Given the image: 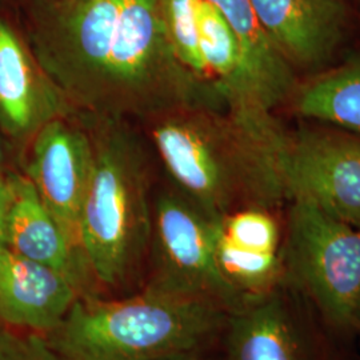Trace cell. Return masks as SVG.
<instances>
[{"label":"cell","instance_id":"obj_5","mask_svg":"<svg viewBox=\"0 0 360 360\" xmlns=\"http://www.w3.org/2000/svg\"><path fill=\"white\" fill-rule=\"evenodd\" d=\"M278 167L287 199L307 200L360 229V136L328 129L285 132Z\"/></svg>","mask_w":360,"mask_h":360},{"label":"cell","instance_id":"obj_9","mask_svg":"<svg viewBox=\"0 0 360 360\" xmlns=\"http://www.w3.org/2000/svg\"><path fill=\"white\" fill-rule=\"evenodd\" d=\"M224 16L238 40L242 65L259 105L272 112L292 98L295 68L271 40L250 0H208Z\"/></svg>","mask_w":360,"mask_h":360},{"label":"cell","instance_id":"obj_23","mask_svg":"<svg viewBox=\"0 0 360 360\" xmlns=\"http://www.w3.org/2000/svg\"><path fill=\"white\" fill-rule=\"evenodd\" d=\"M0 160H1V150H0Z\"/></svg>","mask_w":360,"mask_h":360},{"label":"cell","instance_id":"obj_14","mask_svg":"<svg viewBox=\"0 0 360 360\" xmlns=\"http://www.w3.org/2000/svg\"><path fill=\"white\" fill-rule=\"evenodd\" d=\"M120 0H62L56 18L67 44L91 68L104 70L112 47Z\"/></svg>","mask_w":360,"mask_h":360},{"label":"cell","instance_id":"obj_15","mask_svg":"<svg viewBox=\"0 0 360 360\" xmlns=\"http://www.w3.org/2000/svg\"><path fill=\"white\" fill-rule=\"evenodd\" d=\"M32 71L18 37L0 20V115L13 131H25L34 120Z\"/></svg>","mask_w":360,"mask_h":360},{"label":"cell","instance_id":"obj_4","mask_svg":"<svg viewBox=\"0 0 360 360\" xmlns=\"http://www.w3.org/2000/svg\"><path fill=\"white\" fill-rule=\"evenodd\" d=\"M221 220L210 218L178 199H160L156 208L159 267L151 285L211 300L226 311L243 309L247 296L219 269L217 245Z\"/></svg>","mask_w":360,"mask_h":360},{"label":"cell","instance_id":"obj_10","mask_svg":"<svg viewBox=\"0 0 360 360\" xmlns=\"http://www.w3.org/2000/svg\"><path fill=\"white\" fill-rule=\"evenodd\" d=\"M7 184L10 205L3 245L20 257L65 274L77 283L75 251L43 205L34 183L23 176H11Z\"/></svg>","mask_w":360,"mask_h":360},{"label":"cell","instance_id":"obj_6","mask_svg":"<svg viewBox=\"0 0 360 360\" xmlns=\"http://www.w3.org/2000/svg\"><path fill=\"white\" fill-rule=\"evenodd\" d=\"M92 168L90 147L80 134L59 122L41 129L34 146L28 179L74 251L80 250V217Z\"/></svg>","mask_w":360,"mask_h":360},{"label":"cell","instance_id":"obj_18","mask_svg":"<svg viewBox=\"0 0 360 360\" xmlns=\"http://www.w3.org/2000/svg\"><path fill=\"white\" fill-rule=\"evenodd\" d=\"M221 232L231 243L245 250L264 254L278 252L279 229L264 211L247 210L223 219Z\"/></svg>","mask_w":360,"mask_h":360},{"label":"cell","instance_id":"obj_21","mask_svg":"<svg viewBox=\"0 0 360 360\" xmlns=\"http://www.w3.org/2000/svg\"><path fill=\"white\" fill-rule=\"evenodd\" d=\"M158 360H199V358L193 354V351H183V352H178V354H172L168 356H163Z\"/></svg>","mask_w":360,"mask_h":360},{"label":"cell","instance_id":"obj_13","mask_svg":"<svg viewBox=\"0 0 360 360\" xmlns=\"http://www.w3.org/2000/svg\"><path fill=\"white\" fill-rule=\"evenodd\" d=\"M292 102L297 115L360 136V55L300 86Z\"/></svg>","mask_w":360,"mask_h":360},{"label":"cell","instance_id":"obj_3","mask_svg":"<svg viewBox=\"0 0 360 360\" xmlns=\"http://www.w3.org/2000/svg\"><path fill=\"white\" fill-rule=\"evenodd\" d=\"M144 208L136 184L112 153L94 160L80 217V250L101 283L119 285L129 276L144 232Z\"/></svg>","mask_w":360,"mask_h":360},{"label":"cell","instance_id":"obj_2","mask_svg":"<svg viewBox=\"0 0 360 360\" xmlns=\"http://www.w3.org/2000/svg\"><path fill=\"white\" fill-rule=\"evenodd\" d=\"M287 262L330 322L352 324L360 300V229L307 200H292Z\"/></svg>","mask_w":360,"mask_h":360},{"label":"cell","instance_id":"obj_20","mask_svg":"<svg viewBox=\"0 0 360 360\" xmlns=\"http://www.w3.org/2000/svg\"><path fill=\"white\" fill-rule=\"evenodd\" d=\"M10 205V190L7 180L0 176V243H3L4 238V223H6V215Z\"/></svg>","mask_w":360,"mask_h":360},{"label":"cell","instance_id":"obj_7","mask_svg":"<svg viewBox=\"0 0 360 360\" xmlns=\"http://www.w3.org/2000/svg\"><path fill=\"white\" fill-rule=\"evenodd\" d=\"M259 22L284 58L300 68L326 65L346 30L343 0H250Z\"/></svg>","mask_w":360,"mask_h":360},{"label":"cell","instance_id":"obj_11","mask_svg":"<svg viewBox=\"0 0 360 360\" xmlns=\"http://www.w3.org/2000/svg\"><path fill=\"white\" fill-rule=\"evenodd\" d=\"M229 360H306L295 327L279 297L248 302L232 312Z\"/></svg>","mask_w":360,"mask_h":360},{"label":"cell","instance_id":"obj_19","mask_svg":"<svg viewBox=\"0 0 360 360\" xmlns=\"http://www.w3.org/2000/svg\"><path fill=\"white\" fill-rule=\"evenodd\" d=\"M0 360H65L39 333L15 331L0 326Z\"/></svg>","mask_w":360,"mask_h":360},{"label":"cell","instance_id":"obj_17","mask_svg":"<svg viewBox=\"0 0 360 360\" xmlns=\"http://www.w3.org/2000/svg\"><path fill=\"white\" fill-rule=\"evenodd\" d=\"M160 8L171 50L183 65L205 77L208 70L199 49L196 0H160Z\"/></svg>","mask_w":360,"mask_h":360},{"label":"cell","instance_id":"obj_8","mask_svg":"<svg viewBox=\"0 0 360 360\" xmlns=\"http://www.w3.org/2000/svg\"><path fill=\"white\" fill-rule=\"evenodd\" d=\"M67 275L15 254L0 243V324L51 333L77 299Z\"/></svg>","mask_w":360,"mask_h":360},{"label":"cell","instance_id":"obj_16","mask_svg":"<svg viewBox=\"0 0 360 360\" xmlns=\"http://www.w3.org/2000/svg\"><path fill=\"white\" fill-rule=\"evenodd\" d=\"M217 257L224 278L245 296L264 295L278 281L282 262L276 254L250 251L231 243L219 232Z\"/></svg>","mask_w":360,"mask_h":360},{"label":"cell","instance_id":"obj_22","mask_svg":"<svg viewBox=\"0 0 360 360\" xmlns=\"http://www.w3.org/2000/svg\"><path fill=\"white\" fill-rule=\"evenodd\" d=\"M352 324H355V326H358L360 328V300L359 303H358V306H356V309H355V314H354V319H352Z\"/></svg>","mask_w":360,"mask_h":360},{"label":"cell","instance_id":"obj_24","mask_svg":"<svg viewBox=\"0 0 360 360\" xmlns=\"http://www.w3.org/2000/svg\"><path fill=\"white\" fill-rule=\"evenodd\" d=\"M358 1H360V0H358Z\"/></svg>","mask_w":360,"mask_h":360},{"label":"cell","instance_id":"obj_12","mask_svg":"<svg viewBox=\"0 0 360 360\" xmlns=\"http://www.w3.org/2000/svg\"><path fill=\"white\" fill-rule=\"evenodd\" d=\"M165 43L169 44L160 0H120L104 70L115 79L136 80L144 75Z\"/></svg>","mask_w":360,"mask_h":360},{"label":"cell","instance_id":"obj_1","mask_svg":"<svg viewBox=\"0 0 360 360\" xmlns=\"http://www.w3.org/2000/svg\"><path fill=\"white\" fill-rule=\"evenodd\" d=\"M224 311L150 285L127 299L77 297L47 339L65 360H158L195 349L221 326Z\"/></svg>","mask_w":360,"mask_h":360}]
</instances>
